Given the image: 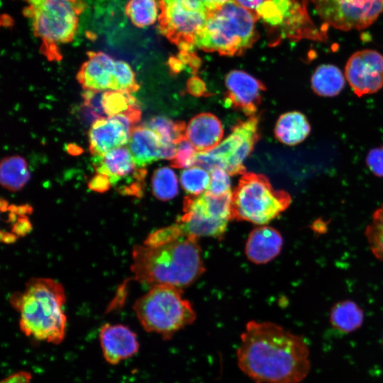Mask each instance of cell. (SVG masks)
Returning <instances> with one entry per match:
<instances>
[{
    "mask_svg": "<svg viewBox=\"0 0 383 383\" xmlns=\"http://www.w3.org/2000/svg\"><path fill=\"white\" fill-rule=\"evenodd\" d=\"M304 339L272 322L249 321L237 350L240 370L255 383H301L311 362Z\"/></svg>",
    "mask_w": 383,
    "mask_h": 383,
    "instance_id": "6da1fadb",
    "label": "cell"
},
{
    "mask_svg": "<svg viewBox=\"0 0 383 383\" xmlns=\"http://www.w3.org/2000/svg\"><path fill=\"white\" fill-rule=\"evenodd\" d=\"M131 271L137 281L154 287L167 284L182 289L204 272L198 238L184 236L158 246H135Z\"/></svg>",
    "mask_w": 383,
    "mask_h": 383,
    "instance_id": "7a4b0ae2",
    "label": "cell"
},
{
    "mask_svg": "<svg viewBox=\"0 0 383 383\" xmlns=\"http://www.w3.org/2000/svg\"><path fill=\"white\" fill-rule=\"evenodd\" d=\"M65 298L62 285L52 279L29 280L23 292L11 297V306L20 313L21 331L38 340L62 343L67 325L63 311Z\"/></svg>",
    "mask_w": 383,
    "mask_h": 383,
    "instance_id": "3957f363",
    "label": "cell"
},
{
    "mask_svg": "<svg viewBox=\"0 0 383 383\" xmlns=\"http://www.w3.org/2000/svg\"><path fill=\"white\" fill-rule=\"evenodd\" d=\"M258 19L255 11L230 0L209 13L196 38L195 48L225 55L242 54L257 40Z\"/></svg>",
    "mask_w": 383,
    "mask_h": 383,
    "instance_id": "277c9868",
    "label": "cell"
},
{
    "mask_svg": "<svg viewBox=\"0 0 383 383\" xmlns=\"http://www.w3.org/2000/svg\"><path fill=\"white\" fill-rule=\"evenodd\" d=\"M23 15L30 20L40 50L50 60L62 58L59 47L73 40L79 16L86 9L82 0H23Z\"/></svg>",
    "mask_w": 383,
    "mask_h": 383,
    "instance_id": "5b68a950",
    "label": "cell"
},
{
    "mask_svg": "<svg viewBox=\"0 0 383 383\" xmlns=\"http://www.w3.org/2000/svg\"><path fill=\"white\" fill-rule=\"evenodd\" d=\"M133 309L143 329L160 334L164 340L193 323L196 317L182 289L167 284L152 287L135 301Z\"/></svg>",
    "mask_w": 383,
    "mask_h": 383,
    "instance_id": "8992f818",
    "label": "cell"
},
{
    "mask_svg": "<svg viewBox=\"0 0 383 383\" xmlns=\"http://www.w3.org/2000/svg\"><path fill=\"white\" fill-rule=\"evenodd\" d=\"M291 201L289 193L274 189L265 175L245 172L232 192L231 219L266 224L284 211Z\"/></svg>",
    "mask_w": 383,
    "mask_h": 383,
    "instance_id": "52a82bcc",
    "label": "cell"
},
{
    "mask_svg": "<svg viewBox=\"0 0 383 383\" xmlns=\"http://www.w3.org/2000/svg\"><path fill=\"white\" fill-rule=\"evenodd\" d=\"M255 12L267 26L272 45L286 39L324 41L328 38V28L315 25L304 1L266 0Z\"/></svg>",
    "mask_w": 383,
    "mask_h": 383,
    "instance_id": "ba28073f",
    "label": "cell"
},
{
    "mask_svg": "<svg viewBox=\"0 0 383 383\" xmlns=\"http://www.w3.org/2000/svg\"><path fill=\"white\" fill-rule=\"evenodd\" d=\"M232 192L216 196L208 191L189 195L183 202L184 213L177 219L187 236L221 238L231 220Z\"/></svg>",
    "mask_w": 383,
    "mask_h": 383,
    "instance_id": "9c48e42d",
    "label": "cell"
},
{
    "mask_svg": "<svg viewBox=\"0 0 383 383\" xmlns=\"http://www.w3.org/2000/svg\"><path fill=\"white\" fill-rule=\"evenodd\" d=\"M258 122L255 116L239 122L231 133L216 147L207 151H198L195 164L209 172L218 167L230 175L244 174L243 162L259 138Z\"/></svg>",
    "mask_w": 383,
    "mask_h": 383,
    "instance_id": "30bf717a",
    "label": "cell"
},
{
    "mask_svg": "<svg viewBox=\"0 0 383 383\" xmlns=\"http://www.w3.org/2000/svg\"><path fill=\"white\" fill-rule=\"evenodd\" d=\"M77 79L85 90L135 92L139 89L135 74L126 62L116 60L103 52H88Z\"/></svg>",
    "mask_w": 383,
    "mask_h": 383,
    "instance_id": "8fae6325",
    "label": "cell"
},
{
    "mask_svg": "<svg viewBox=\"0 0 383 383\" xmlns=\"http://www.w3.org/2000/svg\"><path fill=\"white\" fill-rule=\"evenodd\" d=\"M323 25L348 31L369 27L383 13V0H311Z\"/></svg>",
    "mask_w": 383,
    "mask_h": 383,
    "instance_id": "7c38bea8",
    "label": "cell"
},
{
    "mask_svg": "<svg viewBox=\"0 0 383 383\" xmlns=\"http://www.w3.org/2000/svg\"><path fill=\"white\" fill-rule=\"evenodd\" d=\"M160 33L180 50L193 51L209 13L186 8L174 0H160Z\"/></svg>",
    "mask_w": 383,
    "mask_h": 383,
    "instance_id": "4fadbf2b",
    "label": "cell"
},
{
    "mask_svg": "<svg viewBox=\"0 0 383 383\" xmlns=\"http://www.w3.org/2000/svg\"><path fill=\"white\" fill-rule=\"evenodd\" d=\"M93 165L96 173L106 177L121 194L142 196L147 170L136 164L128 148L123 146L94 156Z\"/></svg>",
    "mask_w": 383,
    "mask_h": 383,
    "instance_id": "5bb4252c",
    "label": "cell"
},
{
    "mask_svg": "<svg viewBox=\"0 0 383 383\" xmlns=\"http://www.w3.org/2000/svg\"><path fill=\"white\" fill-rule=\"evenodd\" d=\"M140 109H138L94 120L88 132L90 152L94 156H102L128 143L131 131L140 121Z\"/></svg>",
    "mask_w": 383,
    "mask_h": 383,
    "instance_id": "9a60e30c",
    "label": "cell"
},
{
    "mask_svg": "<svg viewBox=\"0 0 383 383\" xmlns=\"http://www.w3.org/2000/svg\"><path fill=\"white\" fill-rule=\"evenodd\" d=\"M345 74L357 96L375 93L383 87V55L374 50H358L348 58Z\"/></svg>",
    "mask_w": 383,
    "mask_h": 383,
    "instance_id": "2e32d148",
    "label": "cell"
},
{
    "mask_svg": "<svg viewBox=\"0 0 383 383\" xmlns=\"http://www.w3.org/2000/svg\"><path fill=\"white\" fill-rule=\"evenodd\" d=\"M228 105L242 111L245 114L254 116L261 101L264 84L242 70H232L226 77Z\"/></svg>",
    "mask_w": 383,
    "mask_h": 383,
    "instance_id": "e0dca14e",
    "label": "cell"
},
{
    "mask_svg": "<svg viewBox=\"0 0 383 383\" xmlns=\"http://www.w3.org/2000/svg\"><path fill=\"white\" fill-rule=\"evenodd\" d=\"M128 145L135 162L141 167L160 159L172 160L177 150V145L164 143L146 126H136L133 128Z\"/></svg>",
    "mask_w": 383,
    "mask_h": 383,
    "instance_id": "ac0fdd59",
    "label": "cell"
},
{
    "mask_svg": "<svg viewBox=\"0 0 383 383\" xmlns=\"http://www.w3.org/2000/svg\"><path fill=\"white\" fill-rule=\"evenodd\" d=\"M99 337L104 358L111 365L131 357L139 350L137 335L125 325L105 323Z\"/></svg>",
    "mask_w": 383,
    "mask_h": 383,
    "instance_id": "d6986e66",
    "label": "cell"
},
{
    "mask_svg": "<svg viewBox=\"0 0 383 383\" xmlns=\"http://www.w3.org/2000/svg\"><path fill=\"white\" fill-rule=\"evenodd\" d=\"M223 134L220 120L210 113L193 117L186 126L185 138L199 152L209 150L219 144Z\"/></svg>",
    "mask_w": 383,
    "mask_h": 383,
    "instance_id": "ffe728a7",
    "label": "cell"
},
{
    "mask_svg": "<svg viewBox=\"0 0 383 383\" xmlns=\"http://www.w3.org/2000/svg\"><path fill=\"white\" fill-rule=\"evenodd\" d=\"M282 245L283 239L279 231L270 226H262L250 232L245 252L253 263L265 264L278 255Z\"/></svg>",
    "mask_w": 383,
    "mask_h": 383,
    "instance_id": "44dd1931",
    "label": "cell"
},
{
    "mask_svg": "<svg viewBox=\"0 0 383 383\" xmlns=\"http://www.w3.org/2000/svg\"><path fill=\"white\" fill-rule=\"evenodd\" d=\"M310 131L311 126L306 116L296 111L281 115L274 127L277 139L288 145L301 143L306 138Z\"/></svg>",
    "mask_w": 383,
    "mask_h": 383,
    "instance_id": "7402d4cb",
    "label": "cell"
},
{
    "mask_svg": "<svg viewBox=\"0 0 383 383\" xmlns=\"http://www.w3.org/2000/svg\"><path fill=\"white\" fill-rule=\"evenodd\" d=\"M311 88L321 96L332 97L343 89L345 84L342 71L333 65H321L316 67L311 79Z\"/></svg>",
    "mask_w": 383,
    "mask_h": 383,
    "instance_id": "603a6c76",
    "label": "cell"
},
{
    "mask_svg": "<svg viewBox=\"0 0 383 383\" xmlns=\"http://www.w3.org/2000/svg\"><path fill=\"white\" fill-rule=\"evenodd\" d=\"M364 313L354 301L345 300L335 304L330 313V323L335 330L349 333L357 331L363 323Z\"/></svg>",
    "mask_w": 383,
    "mask_h": 383,
    "instance_id": "cb8c5ba5",
    "label": "cell"
},
{
    "mask_svg": "<svg viewBox=\"0 0 383 383\" xmlns=\"http://www.w3.org/2000/svg\"><path fill=\"white\" fill-rule=\"evenodd\" d=\"M30 174L26 160L13 155L4 157L1 162V185L12 192L21 190L30 179Z\"/></svg>",
    "mask_w": 383,
    "mask_h": 383,
    "instance_id": "d4e9b609",
    "label": "cell"
},
{
    "mask_svg": "<svg viewBox=\"0 0 383 383\" xmlns=\"http://www.w3.org/2000/svg\"><path fill=\"white\" fill-rule=\"evenodd\" d=\"M159 4L157 0H128L125 14L138 28L150 26L158 18Z\"/></svg>",
    "mask_w": 383,
    "mask_h": 383,
    "instance_id": "484cf974",
    "label": "cell"
},
{
    "mask_svg": "<svg viewBox=\"0 0 383 383\" xmlns=\"http://www.w3.org/2000/svg\"><path fill=\"white\" fill-rule=\"evenodd\" d=\"M131 94L125 91H103L101 103L105 117L127 113L139 109L136 99Z\"/></svg>",
    "mask_w": 383,
    "mask_h": 383,
    "instance_id": "4316f807",
    "label": "cell"
},
{
    "mask_svg": "<svg viewBox=\"0 0 383 383\" xmlns=\"http://www.w3.org/2000/svg\"><path fill=\"white\" fill-rule=\"evenodd\" d=\"M152 192L157 199L166 201L178 193V181L174 172L168 167L157 169L152 175Z\"/></svg>",
    "mask_w": 383,
    "mask_h": 383,
    "instance_id": "83f0119b",
    "label": "cell"
},
{
    "mask_svg": "<svg viewBox=\"0 0 383 383\" xmlns=\"http://www.w3.org/2000/svg\"><path fill=\"white\" fill-rule=\"evenodd\" d=\"M145 126L167 144L177 145L186 138V126L183 122H174L165 117L157 116L152 118Z\"/></svg>",
    "mask_w": 383,
    "mask_h": 383,
    "instance_id": "f1b7e54d",
    "label": "cell"
},
{
    "mask_svg": "<svg viewBox=\"0 0 383 383\" xmlns=\"http://www.w3.org/2000/svg\"><path fill=\"white\" fill-rule=\"evenodd\" d=\"M208 171L199 167H190L181 172L180 182L183 189L189 195L197 196L208 189L210 184Z\"/></svg>",
    "mask_w": 383,
    "mask_h": 383,
    "instance_id": "f546056e",
    "label": "cell"
},
{
    "mask_svg": "<svg viewBox=\"0 0 383 383\" xmlns=\"http://www.w3.org/2000/svg\"><path fill=\"white\" fill-rule=\"evenodd\" d=\"M365 235L373 254L383 262V205L374 212Z\"/></svg>",
    "mask_w": 383,
    "mask_h": 383,
    "instance_id": "4dcf8cb0",
    "label": "cell"
},
{
    "mask_svg": "<svg viewBox=\"0 0 383 383\" xmlns=\"http://www.w3.org/2000/svg\"><path fill=\"white\" fill-rule=\"evenodd\" d=\"M184 236L187 235H184L179 225L175 223L153 232L147 238L144 245L149 246L162 245L175 241Z\"/></svg>",
    "mask_w": 383,
    "mask_h": 383,
    "instance_id": "1f68e13d",
    "label": "cell"
},
{
    "mask_svg": "<svg viewBox=\"0 0 383 383\" xmlns=\"http://www.w3.org/2000/svg\"><path fill=\"white\" fill-rule=\"evenodd\" d=\"M196 148L184 138L177 145L176 153L171 160V165L176 168L190 167L195 164L198 151Z\"/></svg>",
    "mask_w": 383,
    "mask_h": 383,
    "instance_id": "d6a6232c",
    "label": "cell"
},
{
    "mask_svg": "<svg viewBox=\"0 0 383 383\" xmlns=\"http://www.w3.org/2000/svg\"><path fill=\"white\" fill-rule=\"evenodd\" d=\"M210 184L207 191L216 196L226 194L231 191L229 173L221 167H215L211 170Z\"/></svg>",
    "mask_w": 383,
    "mask_h": 383,
    "instance_id": "836d02e7",
    "label": "cell"
},
{
    "mask_svg": "<svg viewBox=\"0 0 383 383\" xmlns=\"http://www.w3.org/2000/svg\"><path fill=\"white\" fill-rule=\"evenodd\" d=\"M366 164L377 177H383V145L370 150L366 157Z\"/></svg>",
    "mask_w": 383,
    "mask_h": 383,
    "instance_id": "e575fe53",
    "label": "cell"
},
{
    "mask_svg": "<svg viewBox=\"0 0 383 383\" xmlns=\"http://www.w3.org/2000/svg\"><path fill=\"white\" fill-rule=\"evenodd\" d=\"M187 90L194 96H201L208 94L204 82L198 77H192L187 82Z\"/></svg>",
    "mask_w": 383,
    "mask_h": 383,
    "instance_id": "d590c367",
    "label": "cell"
},
{
    "mask_svg": "<svg viewBox=\"0 0 383 383\" xmlns=\"http://www.w3.org/2000/svg\"><path fill=\"white\" fill-rule=\"evenodd\" d=\"M88 185L91 190L99 192H104L111 186L106 177L97 173L90 179Z\"/></svg>",
    "mask_w": 383,
    "mask_h": 383,
    "instance_id": "8d00e7d4",
    "label": "cell"
},
{
    "mask_svg": "<svg viewBox=\"0 0 383 383\" xmlns=\"http://www.w3.org/2000/svg\"><path fill=\"white\" fill-rule=\"evenodd\" d=\"M32 375L26 371L15 372L1 380V383H30Z\"/></svg>",
    "mask_w": 383,
    "mask_h": 383,
    "instance_id": "74e56055",
    "label": "cell"
},
{
    "mask_svg": "<svg viewBox=\"0 0 383 383\" xmlns=\"http://www.w3.org/2000/svg\"><path fill=\"white\" fill-rule=\"evenodd\" d=\"M187 9L209 13L204 0H174Z\"/></svg>",
    "mask_w": 383,
    "mask_h": 383,
    "instance_id": "f35d334b",
    "label": "cell"
},
{
    "mask_svg": "<svg viewBox=\"0 0 383 383\" xmlns=\"http://www.w3.org/2000/svg\"><path fill=\"white\" fill-rule=\"evenodd\" d=\"M238 5L240 6L252 11H255V10L266 0H234Z\"/></svg>",
    "mask_w": 383,
    "mask_h": 383,
    "instance_id": "ab89813d",
    "label": "cell"
},
{
    "mask_svg": "<svg viewBox=\"0 0 383 383\" xmlns=\"http://www.w3.org/2000/svg\"><path fill=\"white\" fill-rule=\"evenodd\" d=\"M30 223L26 218L20 219L13 228V231L18 235H24L28 232Z\"/></svg>",
    "mask_w": 383,
    "mask_h": 383,
    "instance_id": "60d3db41",
    "label": "cell"
},
{
    "mask_svg": "<svg viewBox=\"0 0 383 383\" xmlns=\"http://www.w3.org/2000/svg\"><path fill=\"white\" fill-rule=\"evenodd\" d=\"M230 0H204L206 7L209 13L220 8Z\"/></svg>",
    "mask_w": 383,
    "mask_h": 383,
    "instance_id": "b9f144b4",
    "label": "cell"
},
{
    "mask_svg": "<svg viewBox=\"0 0 383 383\" xmlns=\"http://www.w3.org/2000/svg\"><path fill=\"white\" fill-rule=\"evenodd\" d=\"M382 343H383V340H382Z\"/></svg>",
    "mask_w": 383,
    "mask_h": 383,
    "instance_id": "7bdbcfd3",
    "label": "cell"
}]
</instances>
